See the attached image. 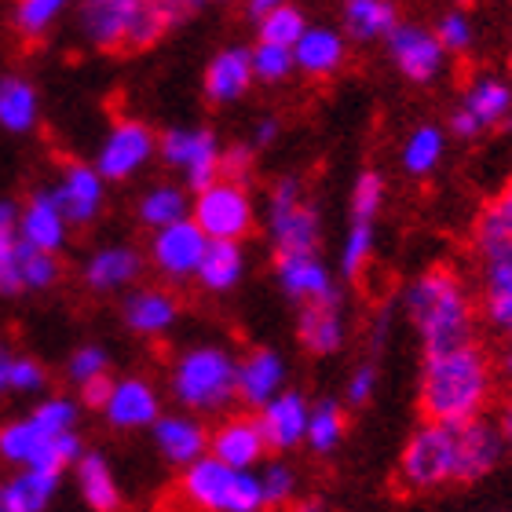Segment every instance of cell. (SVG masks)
<instances>
[{
    "instance_id": "57",
    "label": "cell",
    "mask_w": 512,
    "mask_h": 512,
    "mask_svg": "<svg viewBox=\"0 0 512 512\" xmlns=\"http://www.w3.org/2000/svg\"><path fill=\"white\" fill-rule=\"evenodd\" d=\"M502 436H505V443L512 447V399L505 403V410H502Z\"/></svg>"
},
{
    "instance_id": "9",
    "label": "cell",
    "mask_w": 512,
    "mask_h": 512,
    "mask_svg": "<svg viewBox=\"0 0 512 512\" xmlns=\"http://www.w3.org/2000/svg\"><path fill=\"white\" fill-rule=\"evenodd\" d=\"M267 235L275 253H304L319 246V213L293 176L278 180L267 198Z\"/></svg>"
},
{
    "instance_id": "60",
    "label": "cell",
    "mask_w": 512,
    "mask_h": 512,
    "mask_svg": "<svg viewBox=\"0 0 512 512\" xmlns=\"http://www.w3.org/2000/svg\"><path fill=\"white\" fill-rule=\"evenodd\" d=\"M509 125H512V114H509Z\"/></svg>"
},
{
    "instance_id": "19",
    "label": "cell",
    "mask_w": 512,
    "mask_h": 512,
    "mask_svg": "<svg viewBox=\"0 0 512 512\" xmlns=\"http://www.w3.org/2000/svg\"><path fill=\"white\" fill-rule=\"evenodd\" d=\"M505 436L502 425L494 428L487 425L483 417H472V421H461L458 425V483H476L480 476L502 461Z\"/></svg>"
},
{
    "instance_id": "51",
    "label": "cell",
    "mask_w": 512,
    "mask_h": 512,
    "mask_svg": "<svg viewBox=\"0 0 512 512\" xmlns=\"http://www.w3.org/2000/svg\"><path fill=\"white\" fill-rule=\"evenodd\" d=\"M253 150L256 147H231V150H224V161H220V176L246 183V176L253 172Z\"/></svg>"
},
{
    "instance_id": "50",
    "label": "cell",
    "mask_w": 512,
    "mask_h": 512,
    "mask_svg": "<svg viewBox=\"0 0 512 512\" xmlns=\"http://www.w3.org/2000/svg\"><path fill=\"white\" fill-rule=\"evenodd\" d=\"M150 8H154V15L172 30V26H180V22L191 19L194 11L202 8V0H150Z\"/></svg>"
},
{
    "instance_id": "48",
    "label": "cell",
    "mask_w": 512,
    "mask_h": 512,
    "mask_svg": "<svg viewBox=\"0 0 512 512\" xmlns=\"http://www.w3.org/2000/svg\"><path fill=\"white\" fill-rule=\"evenodd\" d=\"M48 374H44V366L37 359H26V355H15L11 359V377H8V392H41Z\"/></svg>"
},
{
    "instance_id": "17",
    "label": "cell",
    "mask_w": 512,
    "mask_h": 512,
    "mask_svg": "<svg viewBox=\"0 0 512 512\" xmlns=\"http://www.w3.org/2000/svg\"><path fill=\"white\" fill-rule=\"evenodd\" d=\"M480 304L491 330L512 344V246L480 256Z\"/></svg>"
},
{
    "instance_id": "16",
    "label": "cell",
    "mask_w": 512,
    "mask_h": 512,
    "mask_svg": "<svg viewBox=\"0 0 512 512\" xmlns=\"http://www.w3.org/2000/svg\"><path fill=\"white\" fill-rule=\"evenodd\" d=\"M275 278L282 293L300 304H315V300H341L337 293V282L326 271L315 249H304V253H278L275 260Z\"/></svg>"
},
{
    "instance_id": "1",
    "label": "cell",
    "mask_w": 512,
    "mask_h": 512,
    "mask_svg": "<svg viewBox=\"0 0 512 512\" xmlns=\"http://www.w3.org/2000/svg\"><path fill=\"white\" fill-rule=\"evenodd\" d=\"M491 392V363L476 344H458L447 352L425 355L421 388H417V403H421L425 421H447V425L472 421L491 403Z\"/></svg>"
},
{
    "instance_id": "14",
    "label": "cell",
    "mask_w": 512,
    "mask_h": 512,
    "mask_svg": "<svg viewBox=\"0 0 512 512\" xmlns=\"http://www.w3.org/2000/svg\"><path fill=\"white\" fill-rule=\"evenodd\" d=\"M158 150V139L150 132L143 121L136 118H125L118 125L110 128L107 139H103V147H99V158H96V169L103 172V180L110 183H121L128 176H136L143 165L150 161V154Z\"/></svg>"
},
{
    "instance_id": "52",
    "label": "cell",
    "mask_w": 512,
    "mask_h": 512,
    "mask_svg": "<svg viewBox=\"0 0 512 512\" xmlns=\"http://www.w3.org/2000/svg\"><path fill=\"white\" fill-rule=\"evenodd\" d=\"M374 384H377V370L374 366H359L352 374V381H348V399H352L355 406H363L370 395H374Z\"/></svg>"
},
{
    "instance_id": "7",
    "label": "cell",
    "mask_w": 512,
    "mask_h": 512,
    "mask_svg": "<svg viewBox=\"0 0 512 512\" xmlns=\"http://www.w3.org/2000/svg\"><path fill=\"white\" fill-rule=\"evenodd\" d=\"M0 458L15 469H41L52 476H63L81 458V439L70 432H52L37 417H22L0 428Z\"/></svg>"
},
{
    "instance_id": "33",
    "label": "cell",
    "mask_w": 512,
    "mask_h": 512,
    "mask_svg": "<svg viewBox=\"0 0 512 512\" xmlns=\"http://www.w3.org/2000/svg\"><path fill=\"white\" fill-rule=\"evenodd\" d=\"M246 275V256L238 242H227V238H209L205 246L202 264H198V282H202L209 293H227L235 289Z\"/></svg>"
},
{
    "instance_id": "56",
    "label": "cell",
    "mask_w": 512,
    "mask_h": 512,
    "mask_svg": "<svg viewBox=\"0 0 512 512\" xmlns=\"http://www.w3.org/2000/svg\"><path fill=\"white\" fill-rule=\"evenodd\" d=\"M11 359H15V352H8V348H0V392H8V377H11Z\"/></svg>"
},
{
    "instance_id": "36",
    "label": "cell",
    "mask_w": 512,
    "mask_h": 512,
    "mask_svg": "<svg viewBox=\"0 0 512 512\" xmlns=\"http://www.w3.org/2000/svg\"><path fill=\"white\" fill-rule=\"evenodd\" d=\"M77 483H81V498L88 502V509L114 512L121 505L114 472H110V465L99 458V454H85V458H77Z\"/></svg>"
},
{
    "instance_id": "34",
    "label": "cell",
    "mask_w": 512,
    "mask_h": 512,
    "mask_svg": "<svg viewBox=\"0 0 512 512\" xmlns=\"http://www.w3.org/2000/svg\"><path fill=\"white\" fill-rule=\"evenodd\" d=\"M59 476L41 469H19V476H11L0 487V512H41L52 502Z\"/></svg>"
},
{
    "instance_id": "40",
    "label": "cell",
    "mask_w": 512,
    "mask_h": 512,
    "mask_svg": "<svg viewBox=\"0 0 512 512\" xmlns=\"http://www.w3.org/2000/svg\"><path fill=\"white\" fill-rule=\"evenodd\" d=\"M70 0H15L11 8V26L22 41H37L52 30V22L63 15V8Z\"/></svg>"
},
{
    "instance_id": "47",
    "label": "cell",
    "mask_w": 512,
    "mask_h": 512,
    "mask_svg": "<svg viewBox=\"0 0 512 512\" xmlns=\"http://www.w3.org/2000/svg\"><path fill=\"white\" fill-rule=\"evenodd\" d=\"M436 37L443 41V48L447 52H469V44H472V22L465 11H447L443 19H439L436 26Z\"/></svg>"
},
{
    "instance_id": "31",
    "label": "cell",
    "mask_w": 512,
    "mask_h": 512,
    "mask_svg": "<svg viewBox=\"0 0 512 512\" xmlns=\"http://www.w3.org/2000/svg\"><path fill=\"white\" fill-rule=\"evenodd\" d=\"M395 26H399L395 0H344V30L352 41H388Z\"/></svg>"
},
{
    "instance_id": "18",
    "label": "cell",
    "mask_w": 512,
    "mask_h": 512,
    "mask_svg": "<svg viewBox=\"0 0 512 512\" xmlns=\"http://www.w3.org/2000/svg\"><path fill=\"white\" fill-rule=\"evenodd\" d=\"M311 403L300 392H278L260 406V428H264L267 450H293L308 436Z\"/></svg>"
},
{
    "instance_id": "12",
    "label": "cell",
    "mask_w": 512,
    "mask_h": 512,
    "mask_svg": "<svg viewBox=\"0 0 512 512\" xmlns=\"http://www.w3.org/2000/svg\"><path fill=\"white\" fill-rule=\"evenodd\" d=\"M205 246H209V235L194 224L191 216H183V220H172L165 227H154L150 260L169 282H187V278H198Z\"/></svg>"
},
{
    "instance_id": "28",
    "label": "cell",
    "mask_w": 512,
    "mask_h": 512,
    "mask_svg": "<svg viewBox=\"0 0 512 512\" xmlns=\"http://www.w3.org/2000/svg\"><path fill=\"white\" fill-rule=\"evenodd\" d=\"M121 315H125V326L132 333L158 337V333H165L172 322H176L180 304H176V297L165 293V289H136V293H128L125 297Z\"/></svg>"
},
{
    "instance_id": "46",
    "label": "cell",
    "mask_w": 512,
    "mask_h": 512,
    "mask_svg": "<svg viewBox=\"0 0 512 512\" xmlns=\"http://www.w3.org/2000/svg\"><path fill=\"white\" fill-rule=\"evenodd\" d=\"M107 374V352L103 348H96V344H85V348H77L74 355H70V366H66V377L81 388V384H88L92 377Z\"/></svg>"
},
{
    "instance_id": "27",
    "label": "cell",
    "mask_w": 512,
    "mask_h": 512,
    "mask_svg": "<svg viewBox=\"0 0 512 512\" xmlns=\"http://www.w3.org/2000/svg\"><path fill=\"white\" fill-rule=\"evenodd\" d=\"M286 384V363L271 348H256L238 363V399L246 406H264Z\"/></svg>"
},
{
    "instance_id": "54",
    "label": "cell",
    "mask_w": 512,
    "mask_h": 512,
    "mask_svg": "<svg viewBox=\"0 0 512 512\" xmlns=\"http://www.w3.org/2000/svg\"><path fill=\"white\" fill-rule=\"evenodd\" d=\"M278 139V121L275 118H264L256 125V136H253V147H271Z\"/></svg>"
},
{
    "instance_id": "30",
    "label": "cell",
    "mask_w": 512,
    "mask_h": 512,
    "mask_svg": "<svg viewBox=\"0 0 512 512\" xmlns=\"http://www.w3.org/2000/svg\"><path fill=\"white\" fill-rule=\"evenodd\" d=\"M37 118H41L37 88L26 77H0V128L11 136H22V132L37 128Z\"/></svg>"
},
{
    "instance_id": "32",
    "label": "cell",
    "mask_w": 512,
    "mask_h": 512,
    "mask_svg": "<svg viewBox=\"0 0 512 512\" xmlns=\"http://www.w3.org/2000/svg\"><path fill=\"white\" fill-rule=\"evenodd\" d=\"M139 275V253L128 246H107L88 256L85 264V282L96 293H118L128 282H136Z\"/></svg>"
},
{
    "instance_id": "53",
    "label": "cell",
    "mask_w": 512,
    "mask_h": 512,
    "mask_svg": "<svg viewBox=\"0 0 512 512\" xmlns=\"http://www.w3.org/2000/svg\"><path fill=\"white\" fill-rule=\"evenodd\" d=\"M110 388H114V381H110L107 374L92 377L88 384H81V395H85L88 406H96V410H103V403L110 399Z\"/></svg>"
},
{
    "instance_id": "4",
    "label": "cell",
    "mask_w": 512,
    "mask_h": 512,
    "mask_svg": "<svg viewBox=\"0 0 512 512\" xmlns=\"http://www.w3.org/2000/svg\"><path fill=\"white\" fill-rule=\"evenodd\" d=\"M183 502L194 509L209 512H260L264 491H260V476L253 469H235L220 461L216 454H202L191 465H183L180 476Z\"/></svg>"
},
{
    "instance_id": "58",
    "label": "cell",
    "mask_w": 512,
    "mask_h": 512,
    "mask_svg": "<svg viewBox=\"0 0 512 512\" xmlns=\"http://www.w3.org/2000/svg\"><path fill=\"white\" fill-rule=\"evenodd\" d=\"M505 377H509V381H512V352L505 355Z\"/></svg>"
},
{
    "instance_id": "22",
    "label": "cell",
    "mask_w": 512,
    "mask_h": 512,
    "mask_svg": "<svg viewBox=\"0 0 512 512\" xmlns=\"http://www.w3.org/2000/svg\"><path fill=\"white\" fill-rule=\"evenodd\" d=\"M19 231L22 238L37 249H48V253H59L66 246V231H70V220L59 209L52 191H33L26 198L19 213Z\"/></svg>"
},
{
    "instance_id": "23",
    "label": "cell",
    "mask_w": 512,
    "mask_h": 512,
    "mask_svg": "<svg viewBox=\"0 0 512 512\" xmlns=\"http://www.w3.org/2000/svg\"><path fill=\"white\" fill-rule=\"evenodd\" d=\"M297 341L311 355H333L344 344V319L341 300H315L304 304L297 319Z\"/></svg>"
},
{
    "instance_id": "49",
    "label": "cell",
    "mask_w": 512,
    "mask_h": 512,
    "mask_svg": "<svg viewBox=\"0 0 512 512\" xmlns=\"http://www.w3.org/2000/svg\"><path fill=\"white\" fill-rule=\"evenodd\" d=\"M33 417H37L41 425L52 428V432H70L77 421V406L70 403V399H63V395H55V399H44V403L33 410Z\"/></svg>"
},
{
    "instance_id": "26",
    "label": "cell",
    "mask_w": 512,
    "mask_h": 512,
    "mask_svg": "<svg viewBox=\"0 0 512 512\" xmlns=\"http://www.w3.org/2000/svg\"><path fill=\"white\" fill-rule=\"evenodd\" d=\"M344 59H348V44L330 26L304 30L300 41L293 44V63H297L300 74L308 77H333L344 66Z\"/></svg>"
},
{
    "instance_id": "8",
    "label": "cell",
    "mask_w": 512,
    "mask_h": 512,
    "mask_svg": "<svg viewBox=\"0 0 512 512\" xmlns=\"http://www.w3.org/2000/svg\"><path fill=\"white\" fill-rule=\"evenodd\" d=\"M191 220L202 227L209 238H227V242H242L253 231V198H249L246 183L238 180H213L209 187L194 191Z\"/></svg>"
},
{
    "instance_id": "2",
    "label": "cell",
    "mask_w": 512,
    "mask_h": 512,
    "mask_svg": "<svg viewBox=\"0 0 512 512\" xmlns=\"http://www.w3.org/2000/svg\"><path fill=\"white\" fill-rule=\"evenodd\" d=\"M406 315L428 352H447L476 337V297L450 267H432L406 289Z\"/></svg>"
},
{
    "instance_id": "13",
    "label": "cell",
    "mask_w": 512,
    "mask_h": 512,
    "mask_svg": "<svg viewBox=\"0 0 512 512\" xmlns=\"http://www.w3.org/2000/svg\"><path fill=\"white\" fill-rule=\"evenodd\" d=\"M388 55H392V66L406 81L432 85L443 74L450 52L443 48L436 30H425V26H395L388 33Z\"/></svg>"
},
{
    "instance_id": "35",
    "label": "cell",
    "mask_w": 512,
    "mask_h": 512,
    "mask_svg": "<svg viewBox=\"0 0 512 512\" xmlns=\"http://www.w3.org/2000/svg\"><path fill=\"white\" fill-rule=\"evenodd\" d=\"M505 246H512V180L483 205L480 220H476V253L483 256Z\"/></svg>"
},
{
    "instance_id": "43",
    "label": "cell",
    "mask_w": 512,
    "mask_h": 512,
    "mask_svg": "<svg viewBox=\"0 0 512 512\" xmlns=\"http://www.w3.org/2000/svg\"><path fill=\"white\" fill-rule=\"evenodd\" d=\"M374 238H377L374 220H355L341 249V271L348 278L363 275V267L370 264V256H374Z\"/></svg>"
},
{
    "instance_id": "11",
    "label": "cell",
    "mask_w": 512,
    "mask_h": 512,
    "mask_svg": "<svg viewBox=\"0 0 512 512\" xmlns=\"http://www.w3.org/2000/svg\"><path fill=\"white\" fill-rule=\"evenodd\" d=\"M509 114H512V88L505 85L502 77L483 74L461 92V103L450 114V128L461 139H476L483 132L498 128L502 121H509Z\"/></svg>"
},
{
    "instance_id": "3",
    "label": "cell",
    "mask_w": 512,
    "mask_h": 512,
    "mask_svg": "<svg viewBox=\"0 0 512 512\" xmlns=\"http://www.w3.org/2000/svg\"><path fill=\"white\" fill-rule=\"evenodd\" d=\"M77 22L96 52H147L169 30L150 0H81Z\"/></svg>"
},
{
    "instance_id": "5",
    "label": "cell",
    "mask_w": 512,
    "mask_h": 512,
    "mask_svg": "<svg viewBox=\"0 0 512 512\" xmlns=\"http://www.w3.org/2000/svg\"><path fill=\"white\" fill-rule=\"evenodd\" d=\"M176 403L194 414H220L238 399V363L224 348H191L172 366Z\"/></svg>"
},
{
    "instance_id": "39",
    "label": "cell",
    "mask_w": 512,
    "mask_h": 512,
    "mask_svg": "<svg viewBox=\"0 0 512 512\" xmlns=\"http://www.w3.org/2000/svg\"><path fill=\"white\" fill-rule=\"evenodd\" d=\"M136 213H139V220L154 231V227H165V224H172V220L191 216V202H187V194H183L180 187L165 183V187H154V191H147L139 198Z\"/></svg>"
},
{
    "instance_id": "41",
    "label": "cell",
    "mask_w": 512,
    "mask_h": 512,
    "mask_svg": "<svg viewBox=\"0 0 512 512\" xmlns=\"http://www.w3.org/2000/svg\"><path fill=\"white\" fill-rule=\"evenodd\" d=\"M249 55H253V77L256 81H267V85H278V81H286V77L297 70L289 44L260 41Z\"/></svg>"
},
{
    "instance_id": "44",
    "label": "cell",
    "mask_w": 512,
    "mask_h": 512,
    "mask_svg": "<svg viewBox=\"0 0 512 512\" xmlns=\"http://www.w3.org/2000/svg\"><path fill=\"white\" fill-rule=\"evenodd\" d=\"M381 202H384V180L377 172H363L355 180V191H352V216L355 220H377Z\"/></svg>"
},
{
    "instance_id": "42",
    "label": "cell",
    "mask_w": 512,
    "mask_h": 512,
    "mask_svg": "<svg viewBox=\"0 0 512 512\" xmlns=\"http://www.w3.org/2000/svg\"><path fill=\"white\" fill-rule=\"evenodd\" d=\"M308 30V22H304V15H300L293 4H278V8H271L260 19V41H275V44H293L300 41V33Z\"/></svg>"
},
{
    "instance_id": "45",
    "label": "cell",
    "mask_w": 512,
    "mask_h": 512,
    "mask_svg": "<svg viewBox=\"0 0 512 512\" xmlns=\"http://www.w3.org/2000/svg\"><path fill=\"white\" fill-rule=\"evenodd\" d=\"M260 491H264V505H289L297 491V476L286 465H267L260 472Z\"/></svg>"
},
{
    "instance_id": "25",
    "label": "cell",
    "mask_w": 512,
    "mask_h": 512,
    "mask_svg": "<svg viewBox=\"0 0 512 512\" xmlns=\"http://www.w3.org/2000/svg\"><path fill=\"white\" fill-rule=\"evenodd\" d=\"M22 205L11 198H0V297H19L26 293V278H22V260H26V238L19 231Z\"/></svg>"
},
{
    "instance_id": "61",
    "label": "cell",
    "mask_w": 512,
    "mask_h": 512,
    "mask_svg": "<svg viewBox=\"0 0 512 512\" xmlns=\"http://www.w3.org/2000/svg\"><path fill=\"white\" fill-rule=\"evenodd\" d=\"M509 66H512V55H509Z\"/></svg>"
},
{
    "instance_id": "20",
    "label": "cell",
    "mask_w": 512,
    "mask_h": 512,
    "mask_svg": "<svg viewBox=\"0 0 512 512\" xmlns=\"http://www.w3.org/2000/svg\"><path fill=\"white\" fill-rule=\"evenodd\" d=\"M103 417H107L114 428H147L161 417L158 392L150 388V381L143 377H125V381H114L110 388V399L103 403Z\"/></svg>"
},
{
    "instance_id": "37",
    "label": "cell",
    "mask_w": 512,
    "mask_h": 512,
    "mask_svg": "<svg viewBox=\"0 0 512 512\" xmlns=\"http://www.w3.org/2000/svg\"><path fill=\"white\" fill-rule=\"evenodd\" d=\"M447 154V136L439 125H417L403 143V169L410 176H432L439 169V161Z\"/></svg>"
},
{
    "instance_id": "59",
    "label": "cell",
    "mask_w": 512,
    "mask_h": 512,
    "mask_svg": "<svg viewBox=\"0 0 512 512\" xmlns=\"http://www.w3.org/2000/svg\"><path fill=\"white\" fill-rule=\"evenodd\" d=\"M458 4H469V0H458Z\"/></svg>"
},
{
    "instance_id": "24",
    "label": "cell",
    "mask_w": 512,
    "mask_h": 512,
    "mask_svg": "<svg viewBox=\"0 0 512 512\" xmlns=\"http://www.w3.org/2000/svg\"><path fill=\"white\" fill-rule=\"evenodd\" d=\"M253 85V55L249 48H224L220 55H213V63L205 70V96L209 103L224 107L242 99Z\"/></svg>"
},
{
    "instance_id": "38",
    "label": "cell",
    "mask_w": 512,
    "mask_h": 512,
    "mask_svg": "<svg viewBox=\"0 0 512 512\" xmlns=\"http://www.w3.org/2000/svg\"><path fill=\"white\" fill-rule=\"evenodd\" d=\"M344 432H348V417H344V410L333 403V399H322V403L311 406L304 443H308L315 454H333V450L341 447Z\"/></svg>"
},
{
    "instance_id": "29",
    "label": "cell",
    "mask_w": 512,
    "mask_h": 512,
    "mask_svg": "<svg viewBox=\"0 0 512 512\" xmlns=\"http://www.w3.org/2000/svg\"><path fill=\"white\" fill-rule=\"evenodd\" d=\"M154 443L172 465H191L209 450V432L194 417H158L154 421Z\"/></svg>"
},
{
    "instance_id": "15",
    "label": "cell",
    "mask_w": 512,
    "mask_h": 512,
    "mask_svg": "<svg viewBox=\"0 0 512 512\" xmlns=\"http://www.w3.org/2000/svg\"><path fill=\"white\" fill-rule=\"evenodd\" d=\"M55 202L66 213L70 227H85L92 224L99 213H103V198H107V180L96 165H81V161H70L59 172V183L52 187Z\"/></svg>"
},
{
    "instance_id": "10",
    "label": "cell",
    "mask_w": 512,
    "mask_h": 512,
    "mask_svg": "<svg viewBox=\"0 0 512 512\" xmlns=\"http://www.w3.org/2000/svg\"><path fill=\"white\" fill-rule=\"evenodd\" d=\"M158 154L165 165L183 172V180L191 191H202L213 180H220V161H224V147L213 132L205 128H169L158 139Z\"/></svg>"
},
{
    "instance_id": "55",
    "label": "cell",
    "mask_w": 512,
    "mask_h": 512,
    "mask_svg": "<svg viewBox=\"0 0 512 512\" xmlns=\"http://www.w3.org/2000/svg\"><path fill=\"white\" fill-rule=\"evenodd\" d=\"M278 4H286V0H246V8H249V15H253V19H264L267 11L278 8Z\"/></svg>"
},
{
    "instance_id": "21",
    "label": "cell",
    "mask_w": 512,
    "mask_h": 512,
    "mask_svg": "<svg viewBox=\"0 0 512 512\" xmlns=\"http://www.w3.org/2000/svg\"><path fill=\"white\" fill-rule=\"evenodd\" d=\"M209 454H216L235 469H256L260 458L267 454L264 428L256 417H227L224 425L209 436Z\"/></svg>"
},
{
    "instance_id": "6",
    "label": "cell",
    "mask_w": 512,
    "mask_h": 512,
    "mask_svg": "<svg viewBox=\"0 0 512 512\" xmlns=\"http://www.w3.org/2000/svg\"><path fill=\"white\" fill-rule=\"evenodd\" d=\"M458 483V425L425 421L399 458V487L410 494L439 491Z\"/></svg>"
}]
</instances>
